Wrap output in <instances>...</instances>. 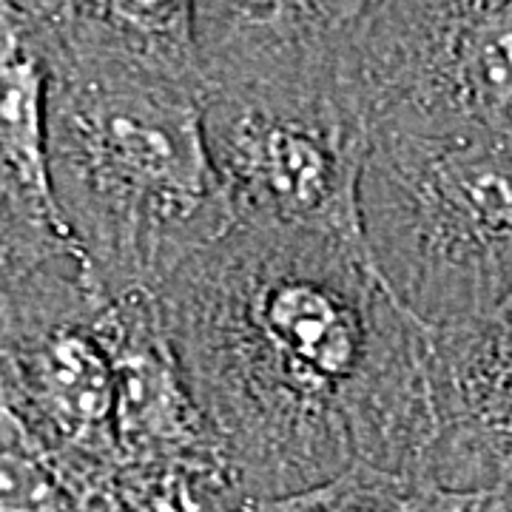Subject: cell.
<instances>
[{
    "label": "cell",
    "instance_id": "1",
    "mask_svg": "<svg viewBox=\"0 0 512 512\" xmlns=\"http://www.w3.org/2000/svg\"><path fill=\"white\" fill-rule=\"evenodd\" d=\"M191 402L248 498H279L356 461L421 478L427 328L362 242L234 220L151 293Z\"/></svg>",
    "mask_w": 512,
    "mask_h": 512
},
{
    "label": "cell",
    "instance_id": "2",
    "mask_svg": "<svg viewBox=\"0 0 512 512\" xmlns=\"http://www.w3.org/2000/svg\"><path fill=\"white\" fill-rule=\"evenodd\" d=\"M60 220L100 291L151 293L234 222L202 126L191 3H20Z\"/></svg>",
    "mask_w": 512,
    "mask_h": 512
},
{
    "label": "cell",
    "instance_id": "3",
    "mask_svg": "<svg viewBox=\"0 0 512 512\" xmlns=\"http://www.w3.org/2000/svg\"><path fill=\"white\" fill-rule=\"evenodd\" d=\"M202 126L234 220L362 242L353 3H191Z\"/></svg>",
    "mask_w": 512,
    "mask_h": 512
},
{
    "label": "cell",
    "instance_id": "4",
    "mask_svg": "<svg viewBox=\"0 0 512 512\" xmlns=\"http://www.w3.org/2000/svg\"><path fill=\"white\" fill-rule=\"evenodd\" d=\"M359 234L376 276L424 328L512 302V137L373 134Z\"/></svg>",
    "mask_w": 512,
    "mask_h": 512
},
{
    "label": "cell",
    "instance_id": "5",
    "mask_svg": "<svg viewBox=\"0 0 512 512\" xmlns=\"http://www.w3.org/2000/svg\"><path fill=\"white\" fill-rule=\"evenodd\" d=\"M0 410L77 490L111 504L114 305L77 254L49 259L0 291Z\"/></svg>",
    "mask_w": 512,
    "mask_h": 512
},
{
    "label": "cell",
    "instance_id": "6",
    "mask_svg": "<svg viewBox=\"0 0 512 512\" xmlns=\"http://www.w3.org/2000/svg\"><path fill=\"white\" fill-rule=\"evenodd\" d=\"M348 57L367 140L512 137V0L353 3Z\"/></svg>",
    "mask_w": 512,
    "mask_h": 512
},
{
    "label": "cell",
    "instance_id": "7",
    "mask_svg": "<svg viewBox=\"0 0 512 512\" xmlns=\"http://www.w3.org/2000/svg\"><path fill=\"white\" fill-rule=\"evenodd\" d=\"M430 444L421 478L467 495L512 493V302L427 328Z\"/></svg>",
    "mask_w": 512,
    "mask_h": 512
},
{
    "label": "cell",
    "instance_id": "8",
    "mask_svg": "<svg viewBox=\"0 0 512 512\" xmlns=\"http://www.w3.org/2000/svg\"><path fill=\"white\" fill-rule=\"evenodd\" d=\"M0 222L37 256L77 254L46 160V74L20 3L0 0Z\"/></svg>",
    "mask_w": 512,
    "mask_h": 512
},
{
    "label": "cell",
    "instance_id": "9",
    "mask_svg": "<svg viewBox=\"0 0 512 512\" xmlns=\"http://www.w3.org/2000/svg\"><path fill=\"white\" fill-rule=\"evenodd\" d=\"M507 495H467L433 481L356 461L339 476L279 498H248L245 512H504Z\"/></svg>",
    "mask_w": 512,
    "mask_h": 512
},
{
    "label": "cell",
    "instance_id": "10",
    "mask_svg": "<svg viewBox=\"0 0 512 512\" xmlns=\"http://www.w3.org/2000/svg\"><path fill=\"white\" fill-rule=\"evenodd\" d=\"M0 512H114L77 490L26 430L0 410Z\"/></svg>",
    "mask_w": 512,
    "mask_h": 512
},
{
    "label": "cell",
    "instance_id": "11",
    "mask_svg": "<svg viewBox=\"0 0 512 512\" xmlns=\"http://www.w3.org/2000/svg\"><path fill=\"white\" fill-rule=\"evenodd\" d=\"M57 259V256H55ZM49 262L46 256H37L35 251H29L3 222H0V291L15 279V276L32 271L37 265Z\"/></svg>",
    "mask_w": 512,
    "mask_h": 512
},
{
    "label": "cell",
    "instance_id": "12",
    "mask_svg": "<svg viewBox=\"0 0 512 512\" xmlns=\"http://www.w3.org/2000/svg\"><path fill=\"white\" fill-rule=\"evenodd\" d=\"M504 512H512V504H510V507H507V510H504Z\"/></svg>",
    "mask_w": 512,
    "mask_h": 512
}]
</instances>
